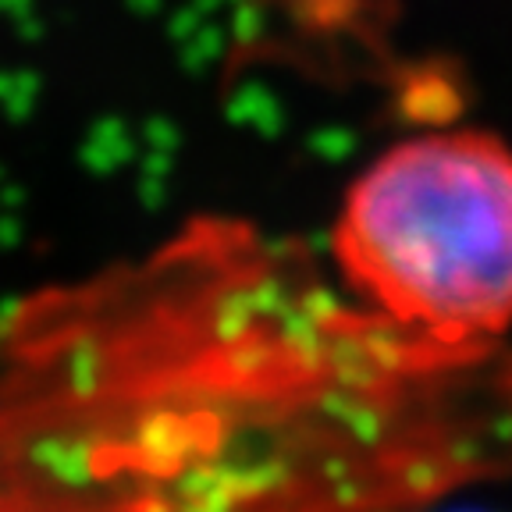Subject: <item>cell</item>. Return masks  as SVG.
<instances>
[{"label":"cell","mask_w":512,"mask_h":512,"mask_svg":"<svg viewBox=\"0 0 512 512\" xmlns=\"http://www.w3.org/2000/svg\"><path fill=\"white\" fill-rule=\"evenodd\" d=\"M509 470V345L406 335L249 224L0 303V509L420 505Z\"/></svg>","instance_id":"1"},{"label":"cell","mask_w":512,"mask_h":512,"mask_svg":"<svg viewBox=\"0 0 512 512\" xmlns=\"http://www.w3.org/2000/svg\"><path fill=\"white\" fill-rule=\"evenodd\" d=\"M338 285L406 335L452 349L512 331V146L431 128L352 178L331 228Z\"/></svg>","instance_id":"2"}]
</instances>
